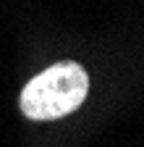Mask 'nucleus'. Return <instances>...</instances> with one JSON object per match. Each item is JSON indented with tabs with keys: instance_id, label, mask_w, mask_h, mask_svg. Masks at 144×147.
I'll return each mask as SVG.
<instances>
[{
	"instance_id": "nucleus-1",
	"label": "nucleus",
	"mask_w": 144,
	"mask_h": 147,
	"mask_svg": "<svg viewBox=\"0 0 144 147\" xmlns=\"http://www.w3.org/2000/svg\"><path fill=\"white\" fill-rule=\"evenodd\" d=\"M89 76L79 63H55L37 74L21 92V110L34 121H52L68 116L86 100Z\"/></svg>"
}]
</instances>
